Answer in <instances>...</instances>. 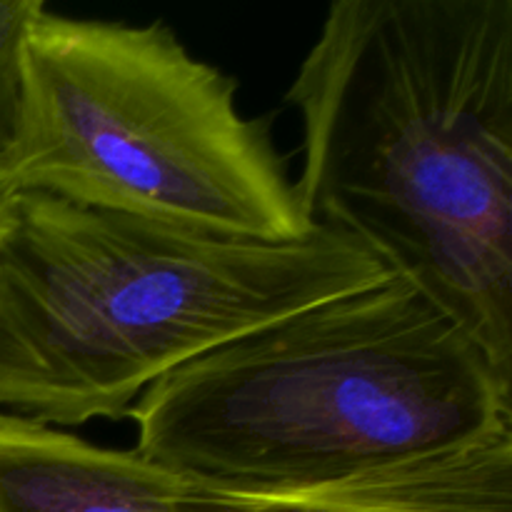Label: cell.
Instances as JSON below:
<instances>
[{
	"mask_svg": "<svg viewBox=\"0 0 512 512\" xmlns=\"http://www.w3.org/2000/svg\"><path fill=\"white\" fill-rule=\"evenodd\" d=\"M285 103L295 183L512 388V0H340Z\"/></svg>",
	"mask_w": 512,
	"mask_h": 512,
	"instance_id": "obj_1",
	"label": "cell"
},
{
	"mask_svg": "<svg viewBox=\"0 0 512 512\" xmlns=\"http://www.w3.org/2000/svg\"><path fill=\"white\" fill-rule=\"evenodd\" d=\"M135 450L220 490L333 483L512 428V388L390 273L240 335L150 385Z\"/></svg>",
	"mask_w": 512,
	"mask_h": 512,
	"instance_id": "obj_2",
	"label": "cell"
},
{
	"mask_svg": "<svg viewBox=\"0 0 512 512\" xmlns=\"http://www.w3.org/2000/svg\"><path fill=\"white\" fill-rule=\"evenodd\" d=\"M388 275L323 225L273 243L18 193L0 240V413L125 420L190 360Z\"/></svg>",
	"mask_w": 512,
	"mask_h": 512,
	"instance_id": "obj_3",
	"label": "cell"
},
{
	"mask_svg": "<svg viewBox=\"0 0 512 512\" xmlns=\"http://www.w3.org/2000/svg\"><path fill=\"white\" fill-rule=\"evenodd\" d=\"M238 90L163 20L70 18L40 0L0 183L205 233L303 238L315 225L273 123L240 113Z\"/></svg>",
	"mask_w": 512,
	"mask_h": 512,
	"instance_id": "obj_4",
	"label": "cell"
},
{
	"mask_svg": "<svg viewBox=\"0 0 512 512\" xmlns=\"http://www.w3.org/2000/svg\"><path fill=\"white\" fill-rule=\"evenodd\" d=\"M180 512H512V428L310 488L243 493L185 478Z\"/></svg>",
	"mask_w": 512,
	"mask_h": 512,
	"instance_id": "obj_5",
	"label": "cell"
},
{
	"mask_svg": "<svg viewBox=\"0 0 512 512\" xmlns=\"http://www.w3.org/2000/svg\"><path fill=\"white\" fill-rule=\"evenodd\" d=\"M183 493V475L135 448L0 413V512H180Z\"/></svg>",
	"mask_w": 512,
	"mask_h": 512,
	"instance_id": "obj_6",
	"label": "cell"
},
{
	"mask_svg": "<svg viewBox=\"0 0 512 512\" xmlns=\"http://www.w3.org/2000/svg\"><path fill=\"white\" fill-rule=\"evenodd\" d=\"M40 0H0V163L10 148L18 118L20 43Z\"/></svg>",
	"mask_w": 512,
	"mask_h": 512,
	"instance_id": "obj_7",
	"label": "cell"
},
{
	"mask_svg": "<svg viewBox=\"0 0 512 512\" xmlns=\"http://www.w3.org/2000/svg\"><path fill=\"white\" fill-rule=\"evenodd\" d=\"M13 193H8L5 190V185L0 183V240H3L5 230H8L10 225V213H13Z\"/></svg>",
	"mask_w": 512,
	"mask_h": 512,
	"instance_id": "obj_8",
	"label": "cell"
}]
</instances>
